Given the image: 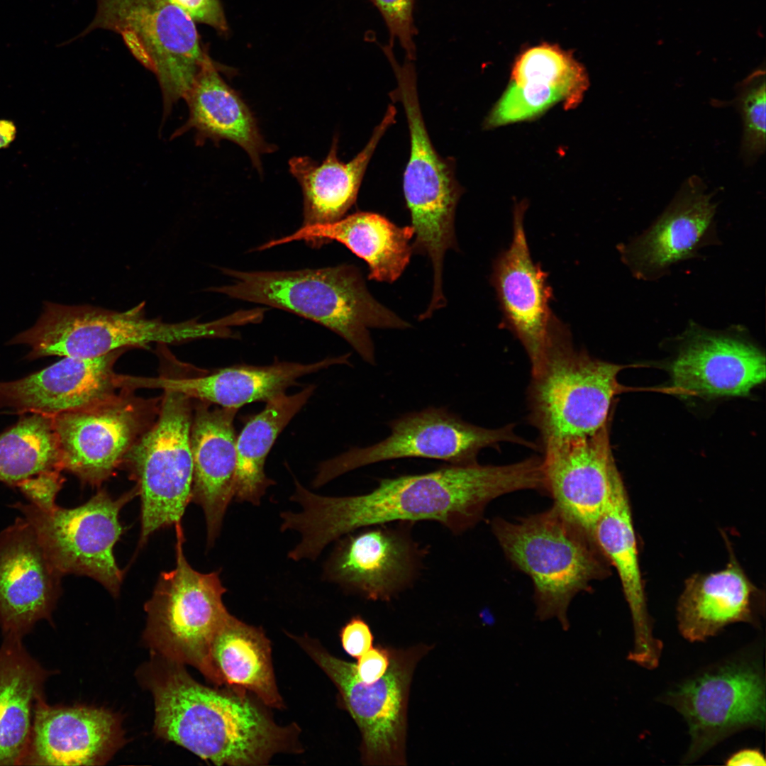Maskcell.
<instances>
[{
  "label": "cell",
  "instance_id": "1",
  "mask_svg": "<svg viewBox=\"0 0 766 766\" xmlns=\"http://www.w3.org/2000/svg\"><path fill=\"white\" fill-rule=\"evenodd\" d=\"M533 457L504 465H454L433 472L382 479L372 491L357 496L316 494L295 480L290 499L299 512L284 511L281 530H294L301 541L289 554L299 561L316 559L332 541L359 528L394 522L434 521L455 535L476 526L489 504L540 486Z\"/></svg>",
  "mask_w": 766,
  "mask_h": 766
},
{
  "label": "cell",
  "instance_id": "2",
  "mask_svg": "<svg viewBox=\"0 0 766 766\" xmlns=\"http://www.w3.org/2000/svg\"><path fill=\"white\" fill-rule=\"evenodd\" d=\"M167 662L150 685L159 736L218 765H262L277 753L300 750L294 724L279 726L243 692L207 687Z\"/></svg>",
  "mask_w": 766,
  "mask_h": 766
},
{
  "label": "cell",
  "instance_id": "3",
  "mask_svg": "<svg viewBox=\"0 0 766 766\" xmlns=\"http://www.w3.org/2000/svg\"><path fill=\"white\" fill-rule=\"evenodd\" d=\"M220 270L231 282L208 291L313 321L342 337L370 365L376 361L369 328L410 327L372 296L352 265L291 271Z\"/></svg>",
  "mask_w": 766,
  "mask_h": 766
},
{
  "label": "cell",
  "instance_id": "4",
  "mask_svg": "<svg viewBox=\"0 0 766 766\" xmlns=\"http://www.w3.org/2000/svg\"><path fill=\"white\" fill-rule=\"evenodd\" d=\"M492 533L504 555L533 586L535 615L566 630L571 601L611 574V565L589 531L559 507L509 521L496 517Z\"/></svg>",
  "mask_w": 766,
  "mask_h": 766
},
{
  "label": "cell",
  "instance_id": "5",
  "mask_svg": "<svg viewBox=\"0 0 766 766\" xmlns=\"http://www.w3.org/2000/svg\"><path fill=\"white\" fill-rule=\"evenodd\" d=\"M145 302L123 311L92 305L45 301L35 323L15 335L8 345L29 346L26 359L48 356L93 358L151 343L167 345L201 338L228 337L231 316L209 322L192 318L170 323L145 316Z\"/></svg>",
  "mask_w": 766,
  "mask_h": 766
},
{
  "label": "cell",
  "instance_id": "6",
  "mask_svg": "<svg viewBox=\"0 0 766 766\" xmlns=\"http://www.w3.org/2000/svg\"><path fill=\"white\" fill-rule=\"evenodd\" d=\"M624 367L577 349L554 316L528 389V421L541 444L591 435L606 425L614 397L624 391L618 380Z\"/></svg>",
  "mask_w": 766,
  "mask_h": 766
},
{
  "label": "cell",
  "instance_id": "7",
  "mask_svg": "<svg viewBox=\"0 0 766 766\" xmlns=\"http://www.w3.org/2000/svg\"><path fill=\"white\" fill-rule=\"evenodd\" d=\"M382 52L396 78V95L404 105L410 133L411 152L404 174V192L414 231L412 250L430 258L433 291L440 293L445 254L449 249L457 250L455 214L462 191L453 164L438 155L429 138L418 99L413 60L405 57L401 65L392 47H384Z\"/></svg>",
  "mask_w": 766,
  "mask_h": 766
},
{
  "label": "cell",
  "instance_id": "8",
  "mask_svg": "<svg viewBox=\"0 0 766 766\" xmlns=\"http://www.w3.org/2000/svg\"><path fill=\"white\" fill-rule=\"evenodd\" d=\"M294 639L335 684L341 704L356 723L362 737L361 761L369 766H404L409 689L415 667L433 646L418 644L406 649L390 647L385 675L367 683L355 664L340 660L308 637Z\"/></svg>",
  "mask_w": 766,
  "mask_h": 766
},
{
  "label": "cell",
  "instance_id": "9",
  "mask_svg": "<svg viewBox=\"0 0 766 766\" xmlns=\"http://www.w3.org/2000/svg\"><path fill=\"white\" fill-rule=\"evenodd\" d=\"M175 526V567L160 573L145 605V638L166 660L194 666L216 684L210 650L228 612L222 600L226 589L218 572L201 573L191 567L183 551L181 524Z\"/></svg>",
  "mask_w": 766,
  "mask_h": 766
},
{
  "label": "cell",
  "instance_id": "10",
  "mask_svg": "<svg viewBox=\"0 0 766 766\" xmlns=\"http://www.w3.org/2000/svg\"><path fill=\"white\" fill-rule=\"evenodd\" d=\"M97 29L120 35L156 75L165 113L184 98L208 56L194 21L166 0H97L96 14L82 35Z\"/></svg>",
  "mask_w": 766,
  "mask_h": 766
},
{
  "label": "cell",
  "instance_id": "11",
  "mask_svg": "<svg viewBox=\"0 0 766 766\" xmlns=\"http://www.w3.org/2000/svg\"><path fill=\"white\" fill-rule=\"evenodd\" d=\"M163 392L157 418L123 462L140 499V547L157 531L180 524L192 501V399L177 392Z\"/></svg>",
  "mask_w": 766,
  "mask_h": 766
},
{
  "label": "cell",
  "instance_id": "12",
  "mask_svg": "<svg viewBox=\"0 0 766 766\" xmlns=\"http://www.w3.org/2000/svg\"><path fill=\"white\" fill-rule=\"evenodd\" d=\"M136 495L134 488L113 499L101 489L87 502L72 509L57 506L45 511L22 502L12 507L30 523L60 574L91 577L116 597L123 578L113 553L124 531L120 512Z\"/></svg>",
  "mask_w": 766,
  "mask_h": 766
},
{
  "label": "cell",
  "instance_id": "13",
  "mask_svg": "<svg viewBox=\"0 0 766 766\" xmlns=\"http://www.w3.org/2000/svg\"><path fill=\"white\" fill-rule=\"evenodd\" d=\"M391 434L364 448H353L323 462L313 480L322 486L355 469L373 463L405 457L443 460L454 465L477 463L479 453L503 443L532 449L536 445L517 435L513 425L486 428L463 421L445 408L430 407L405 414L388 423Z\"/></svg>",
  "mask_w": 766,
  "mask_h": 766
},
{
  "label": "cell",
  "instance_id": "14",
  "mask_svg": "<svg viewBox=\"0 0 766 766\" xmlns=\"http://www.w3.org/2000/svg\"><path fill=\"white\" fill-rule=\"evenodd\" d=\"M159 404L121 389L105 400L54 416L62 471L100 487L152 424Z\"/></svg>",
  "mask_w": 766,
  "mask_h": 766
},
{
  "label": "cell",
  "instance_id": "15",
  "mask_svg": "<svg viewBox=\"0 0 766 766\" xmlns=\"http://www.w3.org/2000/svg\"><path fill=\"white\" fill-rule=\"evenodd\" d=\"M666 701L688 725L691 744L687 762L733 732L765 724V679L760 666L753 662H731L706 672L669 692Z\"/></svg>",
  "mask_w": 766,
  "mask_h": 766
},
{
  "label": "cell",
  "instance_id": "16",
  "mask_svg": "<svg viewBox=\"0 0 766 766\" xmlns=\"http://www.w3.org/2000/svg\"><path fill=\"white\" fill-rule=\"evenodd\" d=\"M365 526L339 540L327 562V579L362 597L389 601L416 580L424 551L412 539L413 523Z\"/></svg>",
  "mask_w": 766,
  "mask_h": 766
},
{
  "label": "cell",
  "instance_id": "17",
  "mask_svg": "<svg viewBox=\"0 0 766 766\" xmlns=\"http://www.w3.org/2000/svg\"><path fill=\"white\" fill-rule=\"evenodd\" d=\"M673 391L706 399L748 395L765 379V356L737 335L692 326L670 367Z\"/></svg>",
  "mask_w": 766,
  "mask_h": 766
},
{
  "label": "cell",
  "instance_id": "18",
  "mask_svg": "<svg viewBox=\"0 0 766 766\" xmlns=\"http://www.w3.org/2000/svg\"><path fill=\"white\" fill-rule=\"evenodd\" d=\"M609 422L591 435L542 444L545 494L592 532L619 472L610 443Z\"/></svg>",
  "mask_w": 766,
  "mask_h": 766
},
{
  "label": "cell",
  "instance_id": "19",
  "mask_svg": "<svg viewBox=\"0 0 766 766\" xmlns=\"http://www.w3.org/2000/svg\"><path fill=\"white\" fill-rule=\"evenodd\" d=\"M62 577L23 516L0 533V627L4 635L23 638L38 621L51 619Z\"/></svg>",
  "mask_w": 766,
  "mask_h": 766
},
{
  "label": "cell",
  "instance_id": "20",
  "mask_svg": "<svg viewBox=\"0 0 766 766\" xmlns=\"http://www.w3.org/2000/svg\"><path fill=\"white\" fill-rule=\"evenodd\" d=\"M526 206L523 201L515 206L512 241L494 260L492 281L504 323L520 340L533 367L544 353L554 315L546 274L530 254L523 227Z\"/></svg>",
  "mask_w": 766,
  "mask_h": 766
},
{
  "label": "cell",
  "instance_id": "21",
  "mask_svg": "<svg viewBox=\"0 0 766 766\" xmlns=\"http://www.w3.org/2000/svg\"><path fill=\"white\" fill-rule=\"evenodd\" d=\"M126 350L93 358L63 357L23 378L0 382V408L54 416L105 400L121 389L113 366Z\"/></svg>",
  "mask_w": 766,
  "mask_h": 766
},
{
  "label": "cell",
  "instance_id": "22",
  "mask_svg": "<svg viewBox=\"0 0 766 766\" xmlns=\"http://www.w3.org/2000/svg\"><path fill=\"white\" fill-rule=\"evenodd\" d=\"M119 721L110 711L36 702L28 748L21 765H101L119 747Z\"/></svg>",
  "mask_w": 766,
  "mask_h": 766
},
{
  "label": "cell",
  "instance_id": "23",
  "mask_svg": "<svg viewBox=\"0 0 766 766\" xmlns=\"http://www.w3.org/2000/svg\"><path fill=\"white\" fill-rule=\"evenodd\" d=\"M350 356L348 353L310 364L282 362L263 367H233L210 374L182 378L124 375L123 383L131 390L160 389L181 393L191 399L239 409L254 401H267L284 393L304 376L334 365H348Z\"/></svg>",
  "mask_w": 766,
  "mask_h": 766
},
{
  "label": "cell",
  "instance_id": "24",
  "mask_svg": "<svg viewBox=\"0 0 766 766\" xmlns=\"http://www.w3.org/2000/svg\"><path fill=\"white\" fill-rule=\"evenodd\" d=\"M194 409L190 431L191 501L203 509L210 548L220 533L226 511L234 497L237 463L234 418L238 409L212 407L201 401Z\"/></svg>",
  "mask_w": 766,
  "mask_h": 766
},
{
  "label": "cell",
  "instance_id": "25",
  "mask_svg": "<svg viewBox=\"0 0 766 766\" xmlns=\"http://www.w3.org/2000/svg\"><path fill=\"white\" fill-rule=\"evenodd\" d=\"M716 208L704 182L689 178L653 226L623 248L624 261L638 277H657L704 243Z\"/></svg>",
  "mask_w": 766,
  "mask_h": 766
},
{
  "label": "cell",
  "instance_id": "26",
  "mask_svg": "<svg viewBox=\"0 0 766 766\" xmlns=\"http://www.w3.org/2000/svg\"><path fill=\"white\" fill-rule=\"evenodd\" d=\"M592 533L611 566L618 573L631 614L634 647L628 658L652 670L659 664L662 645L653 633L629 498L620 472L614 480L608 504Z\"/></svg>",
  "mask_w": 766,
  "mask_h": 766
},
{
  "label": "cell",
  "instance_id": "27",
  "mask_svg": "<svg viewBox=\"0 0 766 766\" xmlns=\"http://www.w3.org/2000/svg\"><path fill=\"white\" fill-rule=\"evenodd\" d=\"M413 235L411 226L401 227L380 214L357 212L333 223L303 225L289 235L257 247V250L293 241L304 240L318 246L335 240L367 263L370 279L391 283L400 277L410 261L413 252L410 241Z\"/></svg>",
  "mask_w": 766,
  "mask_h": 766
},
{
  "label": "cell",
  "instance_id": "28",
  "mask_svg": "<svg viewBox=\"0 0 766 766\" xmlns=\"http://www.w3.org/2000/svg\"><path fill=\"white\" fill-rule=\"evenodd\" d=\"M730 553L721 570L696 573L685 582L677 616L680 633L691 642L703 641L731 623L754 619L758 590Z\"/></svg>",
  "mask_w": 766,
  "mask_h": 766
},
{
  "label": "cell",
  "instance_id": "29",
  "mask_svg": "<svg viewBox=\"0 0 766 766\" xmlns=\"http://www.w3.org/2000/svg\"><path fill=\"white\" fill-rule=\"evenodd\" d=\"M395 116V107L390 104L365 147L349 162L338 160L336 139L321 164L306 156L289 160L290 172L303 192L304 226L333 223L344 217L354 204L370 158Z\"/></svg>",
  "mask_w": 766,
  "mask_h": 766
},
{
  "label": "cell",
  "instance_id": "30",
  "mask_svg": "<svg viewBox=\"0 0 766 766\" xmlns=\"http://www.w3.org/2000/svg\"><path fill=\"white\" fill-rule=\"evenodd\" d=\"M184 99L189 117L174 135L193 128L199 143L207 138L232 141L243 148L262 171L261 156L273 151V147L263 140L250 110L221 78L209 55Z\"/></svg>",
  "mask_w": 766,
  "mask_h": 766
},
{
  "label": "cell",
  "instance_id": "31",
  "mask_svg": "<svg viewBox=\"0 0 766 766\" xmlns=\"http://www.w3.org/2000/svg\"><path fill=\"white\" fill-rule=\"evenodd\" d=\"M21 637L5 635L0 647V765H21L30 740L33 712L43 696L45 670L23 646Z\"/></svg>",
  "mask_w": 766,
  "mask_h": 766
},
{
  "label": "cell",
  "instance_id": "32",
  "mask_svg": "<svg viewBox=\"0 0 766 766\" xmlns=\"http://www.w3.org/2000/svg\"><path fill=\"white\" fill-rule=\"evenodd\" d=\"M216 684L249 690L266 705L281 708L270 644L263 632L229 612L220 625L210 650Z\"/></svg>",
  "mask_w": 766,
  "mask_h": 766
},
{
  "label": "cell",
  "instance_id": "33",
  "mask_svg": "<svg viewBox=\"0 0 766 766\" xmlns=\"http://www.w3.org/2000/svg\"><path fill=\"white\" fill-rule=\"evenodd\" d=\"M309 385L298 393H282L266 401L264 409L250 419L236 439L237 463L234 497L259 505L268 487L273 484L264 470L267 456L279 434L313 394Z\"/></svg>",
  "mask_w": 766,
  "mask_h": 766
},
{
  "label": "cell",
  "instance_id": "34",
  "mask_svg": "<svg viewBox=\"0 0 766 766\" xmlns=\"http://www.w3.org/2000/svg\"><path fill=\"white\" fill-rule=\"evenodd\" d=\"M62 472L53 416L31 413L0 435V482L17 487L40 474Z\"/></svg>",
  "mask_w": 766,
  "mask_h": 766
},
{
  "label": "cell",
  "instance_id": "35",
  "mask_svg": "<svg viewBox=\"0 0 766 766\" xmlns=\"http://www.w3.org/2000/svg\"><path fill=\"white\" fill-rule=\"evenodd\" d=\"M526 79H540L563 90L569 98L568 109L578 106L589 85L587 72L573 52L548 43L529 47L516 57L510 82Z\"/></svg>",
  "mask_w": 766,
  "mask_h": 766
},
{
  "label": "cell",
  "instance_id": "36",
  "mask_svg": "<svg viewBox=\"0 0 766 766\" xmlns=\"http://www.w3.org/2000/svg\"><path fill=\"white\" fill-rule=\"evenodd\" d=\"M559 102L567 109L568 98L561 89L526 81L510 82L487 117V128L535 119Z\"/></svg>",
  "mask_w": 766,
  "mask_h": 766
},
{
  "label": "cell",
  "instance_id": "37",
  "mask_svg": "<svg viewBox=\"0 0 766 766\" xmlns=\"http://www.w3.org/2000/svg\"><path fill=\"white\" fill-rule=\"evenodd\" d=\"M765 71L758 68L738 86L737 106L742 116V154L748 162L765 149Z\"/></svg>",
  "mask_w": 766,
  "mask_h": 766
},
{
  "label": "cell",
  "instance_id": "38",
  "mask_svg": "<svg viewBox=\"0 0 766 766\" xmlns=\"http://www.w3.org/2000/svg\"><path fill=\"white\" fill-rule=\"evenodd\" d=\"M381 14L389 34V43L397 40L406 58L414 60L417 29L413 19L415 0H367Z\"/></svg>",
  "mask_w": 766,
  "mask_h": 766
},
{
  "label": "cell",
  "instance_id": "39",
  "mask_svg": "<svg viewBox=\"0 0 766 766\" xmlns=\"http://www.w3.org/2000/svg\"><path fill=\"white\" fill-rule=\"evenodd\" d=\"M61 472L54 471L40 474L20 483L17 487L37 508L49 511L57 504L56 497L62 489L64 479Z\"/></svg>",
  "mask_w": 766,
  "mask_h": 766
},
{
  "label": "cell",
  "instance_id": "40",
  "mask_svg": "<svg viewBox=\"0 0 766 766\" xmlns=\"http://www.w3.org/2000/svg\"><path fill=\"white\" fill-rule=\"evenodd\" d=\"M187 13L194 21L225 32L227 24L219 0H166Z\"/></svg>",
  "mask_w": 766,
  "mask_h": 766
},
{
  "label": "cell",
  "instance_id": "41",
  "mask_svg": "<svg viewBox=\"0 0 766 766\" xmlns=\"http://www.w3.org/2000/svg\"><path fill=\"white\" fill-rule=\"evenodd\" d=\"M340 638L345 652L357 659L372 647L374 640L370 626L359 616L353 617L341 628Z\"/></svg>",
  "mask_w": 766,
  "mask_h": 766
},
{
  "label": "cell",
  "instance_id": "42",
  "mask_svg": "<svg viewBox=\"0 0 766 766\" xmlns=\"http://www.w3.org/2000/svg\"><path fill=\"white\" fill-rule=\"evenodd\" d=\"M390 661V647L378 644L357 658L355 664V673L365 682H375L385 675Z\"/></svg>",
  "mask_w": 766,
  "mask_h": 766
},
{
  "label": "cell",
  "instance_id": "43",
  "mask_svg": "<svg viewBox=\"0 0 766 766\" xmlns=\"http://www.w3.org/2000/svg\"><path fill=\"white\" fill-rule=\"evenodd\" d=\"M728 766H765V757L757 749H743L730 756L726 762Z\"/></svg>",
  "mask_w": 766,
  "mask_h": 766
},
{
  "label": "cell",
  "instance_id": "44",
  "mask_svg": "<svg viewBox=\"0 0 766 766\" xmlns=\"http://www.w3.org/2000/svg\"><path fill=\"white\" fill-rule=\"evenodd\" d=\"M16 133V126L13 121L0 119V150L8 148L12 143Z\"/></svg>",
  "mask_w": 766,
  "mask_h": 766
}]
</instances>
